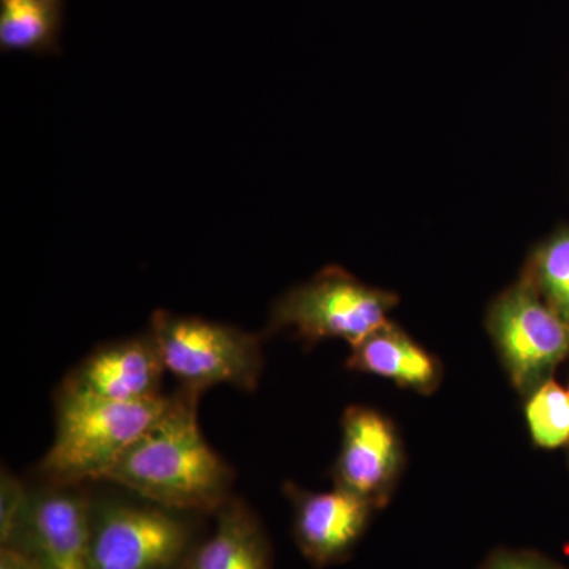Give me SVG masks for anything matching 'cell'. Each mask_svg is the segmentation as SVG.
I'll return each mask as SVG.
<instances>
[{
    "label": "cell",
    "instance_id": "obj_1",
    "mask_svg": "<svg viewBox=\"0 0 569 569\" xmlns=\"http://www.w3.org/2000/svg\"><path fill=\"white\" fill-rule=\"evenodd\" d=\"M201 392L179 388L102 481L178 512L219 511L230 500L233 470L206 441Z\"/></svg>",
    "mask_w": 569,
    "mask_h": 569
},
{
    "label": "cell",
    "instance_id": "obj_2",
    "mask_svg": "<svg viewBox=\"0 0 569 569\" xmlns=\"http://www.w3.org/2000/svg\"><path fill=\"white\" fill-rule=\"evenodd\" d=\"M168 396L116 402L59 388L56 433L40 462V473L54 486L102 481L130 445L162 411Z\"/></svg>",
    "mask_w": 569,
    "mask_h": 569
},
{
    "label": "cell",
    "instance_id": "obj_3",
    "mask_svg": "<svg viewBox=\"0 0 569 569\" xmlns=\"http://www.w3.org/2000/svg\"><path fill=\"white\" fill-rule=\"evenodd\" d=\"M164 369L183 388L203 392L217 385L253 391L263 372L261 339L236 326L157 310L149 329Z\"/></svg>",
    "mask_w": 569,
    "mask_h": 569
},
{
    "label": "cell",
    "instance_id": "obj_4",
    "mask_svg": "<svg viewBox=\"0 0 569 569\" xmlns=\"http://www.w3.org/2000/svg\"><path fill=\"white\" fill-rule=\"evenodd\" d=\"M397 302L396 295L362 283L339 266H329L277 299L266 329H293L307 343L342 339L356 347L389 323L388 313Z\"/></svg>",
    "mask_w": 569,
    "mask_h": 569
},
{
    "label": "cell",
    "instance_id": "obj_5",
    "mask_svg": "<svg viewBox=\"0 0 569 569\" xmlns=\"http://www.w3.org/2000/svg\"><path fill=\"white\" fill-rule=\"evenodd\" d=\"M137 498H92L89 569L182 568L192 535L181 512Z\"/></svg>",
    "mask_w": 569,
    "mask_h": 569
},
{
    "label": "cell",
    "instance_id": "obj_6",
    "mask_svg": "<svg viewBox=\"0 0 569 569\" xmlns=\"http://www.w3.org/2000/svg\"><path fill=\"white\" fill-rule=\"evenodd\" d=\"M488 329L512 385L531 395L569 358V325L522 274L490 305Z\"/></svg>",
    "mask_w": 569,
    "mask_h": 569
},
{
    "label": "cell",
    "instance_id": "obj_7",
    "mask_svg": "<svg viewBox=\"0 0 569 569\" xmlns=\"http://www.w3.org/2000/svg\"><path fill=\"white\" fill-rule=\"evenodd\" d=\"M92 498L78 486L29 490L24 516L7 549L41 569H89Z\"/></svg>",
    "mask_w": 569,
    "mask_h": 569
},
{
    "label": "cell",
    "instance_id": "obj_8",
    "mask_svg": "<svg viewBox=\"0 0 569 569\" xmlns=\"http://www.w3.org/2000/svg\"><path fill=\"white\" fill-rule=\"evenodd\" d=\"M400 441L389 419L366 407L347 408L342 447L335 467L336 488L373 508L387 505L400 470Z\"/></svg>",
    "mask_w": 569,
    "mask_h": 569
},
{
    "label": "cell",
    "instance_id": "obj_9",
    "mask_svg": "<svg viewBox=\"0 0 569 569\" xmlns=\"http://www.w3.org/2000/svg\"><path fill=\"white\" fill-rule=\"evenodd\" d=\"M164 372L162 355L148 332L97 348L62 387L116 402H138L162 396Z\"/></svg>",
    "mask_w": 569,
    "mask_h": 569
},
{
    "label": "cell",
    "instance_id": "obj_10",
    "mask_svg": "<svg viewBox=\"0 0 569 569\" xmlns=\"http://www.w3.org/2000/svg\"><path fill=\"white\" fill-rule=\"evenodd\" d=\"M295 511V538L306 559L317 567L346 559L365 533L373 507L362 498L337 489L306 492L288 486Z\"/></svg>",
    "mask_w": 569,
    "mask_h": 569
},
{
    "label": "cell",
    "instance_id": "obj_11",
    "mask_svg": "<svg viewBox=\"0 0 569 569\" xmlns=\"http://www.w3.org/2000/svg\"><path fill=\"white\" fill-rule=\"evenodd\" d=\"M181 569H272L271 545L260 519L238 498L217 511L211 537L190 550Z\"/></svg>",
    "mask_w": 569,
    "mask_h": 569
},
{
    "label": "cell",
    "instance_id": "obj_12",
    "mask_svg": "<svg viewBox=\"0 0 569 569\" xmlns=\"http://www.w3.org/2000/svg\"><path fill=\"white\" fill-rule=\"evenodd\" d=\"M348 367L421 392L432 391L438 383L436 359L391 321L351 347Z\"/></svg>",
    "mask_w": 569,
    "mask_h": 569
},
{
    "label": "cell",
    "instance_id": "obj_13",
    "mask_svg": "<svg viewBox=\"0 0 569 569\" xmlns=\"http://www.w3.org/2000/svg\"><path fill=\"white\" fill-rule=\"evenodd\" d=\"M66 0H2L0 47L3 51H58Z\"/></svg>",
    "mask_w": 569,
    "mask_h": 569
},
{
    "label": "cell",
    "instance_id": "obj_14",
    "mask_svg": "<svg viewBox=\"0 0 569 569\" xmlns=\"http://www.w3.org/2000/svg\"><path fill=\"white\" fill-rule=\"evenodd\" d=\"M523 276L569 325V224L535 247Z\"/></svg>",
    "mask_w": 569,
    "mask_h": 569
},
{
    "label": "cell",
    "instance_id": "obj_15",
    "mask_svg": "<svg viewBox=\"0 0 569 569\" xmlns=\"http://www.w3.org/2000/svg\"><path fill=\"white\" fill-rule=\"evenodd\" d=\"M531 438L541 448L569 443V392L553 380L529 395L526 408Z\"/></svg>",
    "mask_w": 569,
    "mask_h": 569
},
{
    "label": "cell",
    "instance_id": "obj_16",
    "mask_svg": "<svg viewBox=\"0 0 569 569\" xmlns=\"http://www.w3.org/2000/svg\"><path fill=\"white\" fill-rule=\"evenodd\" d=\"M28 500L29 489H26L20 479L14 478L10 471L3 470L2 482H0V545L2 548L10 545L20 529Z\"/></svg>",
    "mask_w": 569,
    "mask_h": 569
},
{
    "label": "cell",
    "instance_id": "obj_17",
    "mask_svg": "<svg viewBox=\"0 0 569 569\" xmlns=\"http://www.w3.org/2000/svg\"><path fill=\"white\" fill-rule=\"evenodd\" d=\"M481 569H563L546 557L526 550H500Z\"/></svg>",
    "mask_w": 569,
    "mask_h": 569
},
{
    "label": "cell",
    "instance_id": "obj_18",
    "mask_svg": "<svg viewBox=\"0 0 569 569\" xmlns=\"http://www.w3.org/2000/svg\"><path fill=\"white\" fill-rule=\"evenodd\" d=\"M0 569H41L36 561L14 549L0 550Z\"/></svg>",
    "mask_w": 569,
    "mask_h": 569
},
{
    "label": "cell",
    "instance_id": "obj_19",
    "mask_svg": "<svg viewBox=\"0 0 569 569\" xmlns=\"http://www.w3.org/2000/svg\"><path fill=\"white\" fill-rule=\"evenodd\" d=\"M568 392H569V389H568Z\"/></svg>",
    "mask_w": 569,
    "mask_h": 569
}]
</instances>
